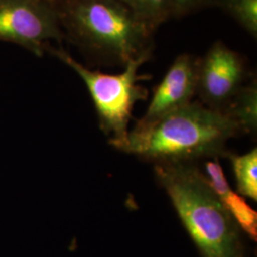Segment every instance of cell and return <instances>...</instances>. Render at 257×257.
<instances>
[{
  "label": "cell",
  "instance_id": "cell-1",
  "mask_svg": "<svg viewBox=\"0 0 257 257\" xmlns=\"http://www.w3.org/2000/svg\"><path fill=\"white\" fill-rule=\"evenodd\" d=\"M240 132L224 112L192 101L151 123L137 124L126 138L110 144L156 163L189 162L225 156L226 142Z\"/></svg>",
  "mask_w": 257,
  "mask_h": 257
},
{
  "label": "cell",
  "instance_id": "cell-2",
  "mask_svg": "<svg viewBox=\"0 0 257 257\" xmlns=\"http://www.w3.org/2000/svg\"><path fill=\"white\" fill-rule=\"evenodd\" d=\"M65 37L98 63L125 66L153 52V32L118 0H57Z\"/></svg>",
  "mask_w": 257,
  "mask_h": 257
},
{
  "label": "cell",
  "instance_id": "cell-3",
  "mask_svg": "<svg viewBox=\"0 0 257 257\" xmlns=\"http://www.w3.org/2000/svg\"><path fill=\"white\" fill-rule=\"evenodd\" d=\"M155 172L202 257H244L239 227L206 175L189 162L156 163Z\"/></svg>",
  "mask_w": 257,
  "mask_h": 257
},
{
  "label": "cell",
  "instance_id": "cell-4",
  "mask_svg": "<svg viewBox=\"0 0 257 257\" xmlns=\"http://www.w3.org/2000/svg\"><path fill=\"white\" fill-rule=\"evenodd\" d=\"M47 53L55 55L80 76L92 96L100 128L111 138L110 143L126 138L136 103L146 99L148 95L147 90L138 82L150 79L151 75L139 74L138 70L151 59L153 52L128 61L125 65V71L117 74L90 70L61 47H48Z\"/></svg>",
  "mask_w": 257,
  "mask_h": 257
},
{
  "label": "cell",
  "instance_id": "cell-5",
  "mask_svg": "<svg viewBox=\"0 0 257 257\" xmlns=\"http://www.w3.org/2000/svg\"><path fill=\"white\" fill-rule=\"evenodd\" d=\"M64 34L51 0H0V40L41 57Z\"/></svg>",
  "mask_w": 257,
  "mask_h": 257
},
{
  "label": "cell",
  "instance_id": "cell-6",
  "mask_svg": "<svg viewBox=\"0 0 257 257\" xmlns=\"http://www.w3.org/2000/svg\"><path fill=\"white\" fill-rule=\"evenodd\" d=\"M246 80L244 58L222 41L213 43L198 60L196 93L211 110L224 112Z\"/></svg>",
  "mask_w": 257,
  "mask_h": 257
},
{
  "label": "cell",
  "instance_id": "cell-7",
  "mask_svg": "<svg viewBox=\"0 0 257 257\" xmlns=\"http://www.w3.org/2000/svg\"><path fill=\"white\" fill-rule=\"evenodd\" d=\"M199 58L182 54L175 58L162 81L154 90L147 111L137 124L145 125L192 102L197 90Z\"/></svg>",
  "mask_w": 257,
  "mask_h": 257
},
{
  "label": "cell",
  "instance_id": "cell-8",
  "mask_svg": "<svg viewBox=\"0 0 257 257\" xmlns=\"http://www.w3.org/2000/svg\"><path fill=\"white\" fill-rule=\"evenodd\" d=\"M205 169L207 172L206 177L211 189L219 197L237 226L250 238L256 240L257 212L250 208L246 199L230 189L218 157H215L212 161L206 162Z\"/></svg>",
  "mask_w": 257,
  "mask_h": 257
},
{
  "label": "cell",
  "instance_id": "cell-9",
  "mask_svg": "<svg viewBox=\"0 0 257 257\" xmlns=\"http://www.w3.org/2000/svg\"><path fill=\"white\" fill-rule=\"evenodd\" d=\"M241 132L255 133L257 128V84L255 79L245 84L224 111Z\"/></svg>",
  "mask_w": 257,
  "mask_h": 257
},
{
  "label": "cell",
  "instance_id": "cell-10",
  "mask_svg": "<svg viewBox=\"0 0 257 257\" xmlns=\"http://www.w3.org/2000/svg\"><path fill=\"white\" fill-rule=\"evenodd\" d=\"M149 30L155 33L157 28L173 17L172 0H118Z\"/></svg>",
  "mask_w": 257,
  "mask_h": 257
},
{
  "label": "cell",
  "instance_id": "cell-11",
  "mask_svg": "<svg viewBox=\"0 0 257 257\" xmlns=\"http://www.w3.org/2000/svg\"><path fill=\"white\" fill-rule=\"evenodd\" d=\"M233 173L240 194L257 200V150L243 156H230Z\"/></svg>",
  "mask_w": 257,
  "mask_h": 257
},
{
  "label": "cell",
  "instance_id": "cell-12",
  "mask_svg": "<svg viewBox=\"0 0 257 257\" xmlns=\"http://www.w3.org/2000/svg\"><path fill=\"white\" fill-rule=\"evenodd\" d=\"M216 5L226 11L241 27L257 37V0H216Z\"/></svg>",
  "mask_w": 257,
  "mask_h": 257
},
{
  "label": "cell",
  "instance_id": "cell-13",
  "mask_svg": "<svg viewBox=\"0 0 257 257\" xmlns=\"http://www.w3.org/2000/svg\"><path fill=\"white\" fill-rule=\"evenodd\" d=\"M173 17L182 18L204 7L216 5V0H172Z\"/></svg>",
  "mask_w": 257,
  "mask_h": 257
},
{
  "label": "cell",
  "instance_id": "cell-14",
  "mask_svg": "<svg viewBox=\"0 0 257 257\" xmlns=\"http://www.w3.org/2000/svg\"><path fill=\"white\" fill-rule=\"evenodd\" d=\"M55 1H57V0H53V2H54V3H55Z\"/></svg>",
  "mask_w": 257,
  "mask_h": 257
},
{
  "label": "cell",
  "instance_id": "cell-15",
  "mask_svg": "<svg viewBox=\"0 0 257 257\" xmlns=\"http://www.w3.org/2000/svg\"><path fill=\"white\" fill-rule=\"evenodd\" d=\"M51 1H52V2H53V0H51Z\"/></svg>",
  "mask_w": 257,
  "mask_h": 257
}]
</instances>
